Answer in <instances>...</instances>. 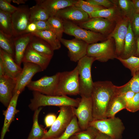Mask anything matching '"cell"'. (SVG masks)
Here are the masks:
<instances>
[{
	"label": "cell",
	"mask_w": 139,
	"mask_h": 139,
	"mask_svg": "<svg viewBox=\"0 0 139 139\" xmlns=\"http://www.w3.org/2000/svg\"><path fill=\"white\" fill-rule=\"evenodd\" d=\"M116 23L101 17L93 18L79 24L83 29L103 35L107 37L113 31Z\"/></svg>",
	"instance_id": "7c38bea8"
},
{
	"label": "cell",
	"mask_w": 139,
	"mask_h": 139,
	"mask_svg": "<svg viewBox=\"0 0 139 139\" xmlns=\"http://www.w3.org/2000/svg\"><path fill=\"white\" fill-rule=\"evenodd\" d=\"M50 30L56 35L58 39L60 40L62 38L64 32L63 21L55 16L49 17L47 20Z\"/></svg>",
	"instance_id": "836d02e7"
},
{
	"label": "cell",
	"mask_w": 139,
	"mask_h": 139,
	"mask_svg": "<svg viewBox=\"0 0 139 139\" xmlns=\"http://www.w3.org/2000/svg\"><path fill=\"white\" fill-rule=\"evenodd\" d=\"M129 91L135 93H139V71L127 83L123 85L118 86V91L120 93Z\"/></svg>",
	"instance_id": "1f68e13d"
},
{
	"label": "cell",
	"mask_w": 139,
	"mask_h": 139,
	"mask_svg": "<svg viewBox=\"0 0 139 139\" xmlns=\"http://www.w3.org/2000/svg\"><path fill=\"white\" fill-rule=\"evenodd\" d=\"M76 0H36V4L43 8L49 17L55 16L59 10L67 7L74 5Z\"/></svg>",
	"instance_id": "ac0fdd59"
},
{
	"label": "cell",
	"mask_w": 139,
	"mask_h": 139,
	"mask_svg": "<svg viewBox=\"0 0 139 139\" xmlns=\"http://www.w3.org/2000/svg\"><path fill=\"white\" fill-rule=\"evenodd\" d=\"M36 25L37 31L50 30L49 25L47 21H38L34 22Z\"/></svg>",
	"instance_id": "7bdbcfd3"
},
{
	"label": "cell",
	"mask_w": 139,
	"mask_h": 139,
	"mask_svg": "<svg viewBox=\"0 0 139 139\" xmlns=\"http://www.w3.org/2000/svg\"><path fill=\"white\" fill-rule=\"evenodd\" d=\"M81 131L78 125L77 117L74 115L64 132L59 136L51 139H69L75 133Z\"/></svg>",
	"instance_id": "d590c367"
},
{
	"label": "cell",
	"mask_w": 139,
	"mask_h": 139,
	"mask_svg": "<svg viewBox=\"0 0 139 139\" xmlns=\"http://www.w3.org/2000/svg\"><path fill=\"white\" fill-rule=\"evenodd\" d=\"M112 2L120 10L124 16L128 19L130 22L136 13L135 8L132 0H113Z\"/></svg>",
	"instance_id": "83f0119b"
},
{
	"label": "cell",
	"mask_w": 139,
	"mask_h": 139,
	"mask_svg": "<svg viewBox=\"0 0 139 139\" xmlns=\"http://www.w3.org/2000/svg\"><path fill=\"white\" fill-rule=\"evenodd\" d=\"M42 109L41 107L34 111L32 126L27 139H42L47 132L38 123L39 115Z\"/></svg>",
	"instance_id": "f1b7e54d"
},
{
	"label": "cell",
	"mask_w": 139,
	"mask_h": 139,
	"mask_svg": "<svg viewBox=\"0 0 139 139\" xmlns=\"http://www.w3.org/2000/svg\"><path fill=\"white\" fill-rule=\"evenodd\" d=\"M88 2L93 4L103 6L106 8H109L114 6L115 4L111 0H86Z\"/></svg>",
	"instance_id": "b9f144b4"
},
{
	"label": "cell",
	"mask_w": 139,
	"mask_h": 139,
	"mask_svg": "<svg viewBox=\"0 0 139 139\" xmlns=\"http://www.w3.org/2000/svg\"><path fill=\"white\" fill-rule=\"evenodd\" d=\"M13 38L7 36L0 31V48L14 58L15 50Z\"/></svg>",
	"instance_id": "d6a6232c"
},
{
	"label": "cell",
	"mask_w": 139,
	"mask_h": 139,
	"mask_svg": "<svg viewBox=\"0 0 139 139\" xmlns=\"http://www.w3.org/2000/svg\"><path fill=\"white\" fill-rule=\"evenodd\" d=\"M89 126L94 127L99 132L108 135L113 139H121L125 129L121 120L115 117L93 120L90 123Z\"/></svg>",
	"instance_id": "8992f818"
},
{
	"label": "cell",
	"mask_w": 139,
	"mask_h": 139,
	"mask_svg": "<svg viewBox=\"0 0 139 139\" xmlns=\"http://www.w3.org/2000/svg\"><path fill=\"white\" fill-rule=\"evenodd\" d=\"M59 72L50 76H45L35 81H31L27 86L28 89L46 95L55 96Z\"/></svg>",
	"instance_id": "8fae6325"
},
{
	"label": "cell",
	"mask_w": 139,
	"mask_h": 139,
	"mask_svg": "<svg viewBox=\"0 0 139 139\" xmlns=\"http://www.w3.org/2000/svg\"><path fill=\"white\" fill-rule=\"evenodd\" d=\"M126 104L122 95L118 90L110 101L106 114V118L114 117L121 110L126 109Z\"/></svg>",
	"instance_id": "d4e9b609"
},
{
	"label": "cell",
	"mask_w": 139,
	"mask_h": 139,
	"mask_svg": "<svg viewBox=\"0 0 139 139\" xmlns=\"http://www.w3.org/2000/svg\"><path fill=\"white\" fill-rule=\"evenodd\" d=\"M74 5L81 8L87 13L90 18H91V14L93 12L106 8L101 6L91 4L86 1L77 0Z\"/></svg>",
	"instance_id": "8d00e7d4"
},
{
	"label": "cell",
	"mask_w": 139,
	"mask_h": 139,
	"mask_svg": "<svg viewBox=\"0 0 139 139\" xmlns=\"http://www.w3.org/2000/svg\"><path fill=\"white\" fill-rule=\"evenodd\" d=\"M60 41L68 49V55L71 61L78 62L86 55L89 44L85 41L75 38L68 40L62 38Z\"/></svg>",
	"instance_id": "5bb4252c"
},
{
	"label": "cell",
	"mask_w": 139,
	"mask_h": 139,
	"mask_svg": "<svg viewBox=\"0 0 139 139\" xmlns=\"http://www.w3.org/2000/svg\"><path fill=\"white\" fill-rule=\"evenodd\" d=\"M116 59L130 71L132 76L139 71V57L132 56L126 59H123L120 57H117Z\"/></svg>",
	"instance_id": "e575fe53"
},
{
	"label": "cell",
	"mask_w": 139,
	"mask_h": 139,
	"mask_svg": "<svg viewBox=\"0 0 139 139\" xmlns=\"http://www.w3.org/2000/svg\"><path fill=\"white\" fill-rule=\"evenodd\" d=\"M130 22L128 18L124 16L116 23L114 29L107 37V39L112 38L114 39L117 57L120 56L123 52Z\"/></svg>",
	"instance_id": "9a60e30c"
},
{
	"label": "cell",
	"mask_w": 139,
	"mask_h": 139,
	"mask_svg": "<svg viewBox=\"0 0 139 139\" xmlns=\"http://www.w3.org/2000/svg\"><path fill=\"white\" fill-rule=\"evenodd\" d=\"M28 1L27 0H13L12 1L13 2L17 4H25L26 2Z\"/></svg>",
	"instance_id": "816d5d0a"
},
{
	"label": "cell",
	"mask_w": 139,
	"mask_h": 139,
	"mask_svg": "<svg viewBox=\"0 0 139 139\" xmlns=\"http://www.w3.org/2000/svg\"><path fill=\"white\" fill-rule=\"evenodd\" d=\"M120 94L123 95L126 105L132 99L135 93L132 91H129Z\"/></svg>",
	"instance_id": "f6af8a7d"
},
{
	"label": "cell",
	"mask_w": 139,
	"mask_h": 139,
	"mask_svg": "<svg viewBox=\"0 0 139 139\" xmlns=\"http://www.w3.org/2000/svg\"><path fill=\"white\" fill-rule=\"evenodd\" d=\"M80 86L77 66L70 71L59 72L55 96L79 94Z\"/></svg>",
	"instance_id": "277c9868"
},
{
	"label": "cell",
	"mask_w": 139,
	"mask_h": 139,
	"mask_svg": "<svg viewBox=\"0 0 139 139\" xmlns=\"http://www.w3.org/2000/svg\"><path fill=\"white\" fill-rule=\"evenodd\" d=\"M73 107L70 106L60 107L59 114L56 120L42 139H51L62 134L75 115Z\"/></svg>",
	"instance_id": "52a82bcc"
},
{
	"label": "cell",
	"mask_w": 139,
	"mask_h": 139,
	"mask_svg": "<svg viewBox=\"0 0 139 139\" xmlns=\"http://www.w3.org/2000/svg\"><path fill=\"white\" fill-rule=\"evenodd\" d=\"M46 42L54 50L59 49L61 47L60 40L55 34L50 30L37 31L32 33Z\"/></svg>",
	"instance_id": "4316f807"
},
{
	"label": "cell",
	"mask_w": 139,
	"mask_h": 139,
	"mask_svg": "<svg viewBox=\"0 0 139 139\" xmlns=\"http://www.w3.org/2000/svg\"><path fill=\"white\" fill-rule=\"evenodd\" d=\"M30 23L40 20L47 21L49 16L46 11L36 4L29 8Z\"/></svg>",
	"instance_id": "4dcf8cb0"
},
{
	"label": "cell",
	"mask_w": 139,
	"mask_h": 139,
	"mask_svg": "<svg viewBox=\"0 0 139 139\" xmlns=\"http://www.w3.org/2000/svg\"><path fill=\"white\" fill-rule=\"evenodd\" d=\"M117 86L110 81L94 82L91 95L93 120L106 118V114L107 108L117 92Z\"/></svg>",
	"instance_id": "6da1fadb"
},
{
	"label": "cell",
	"mask_w": 139,
	"mask_h": 139,
	"mask_svg": "<svg viewBox=\"0 0 139 139\" xmlns=\"http://www.w3.org/2000/svg\"><path fill=\"white\" fill-rule=\"evenodd\" d=\"M95 139H113L108 135L100 132L98 134Z\"/></svg>",
	"instance_id": "7dc6e473"
},
{
	"label": "cell",
	"mask_w": 139,
	"mask_h": 139,
	"mask_svg": "<svg viewBox=\"0 0 139 139\" xmlns=\"http://www.w3.org/2000/svg\"><path fill=\"white\" fill-rule=\"evenodd\" d=\"M98 132L95 128L89 126L85 130L77 132L73 135L77 139H95Z\"/></svg>",
	"instance_id": "74e56055"
},
{
	"label": "cell",
	"mask_w": 139,
	"mask_h": 139,
	"mask_svg": "<svg viewBox=\"0 0 139 139\" xmlns=\"http://www.w3.org/2000/svg\"><path fill=\"white\" fill-rule=\"evenodd\" d=\"M55 16L63 20L71 21L78 25L88 21L90 18L87 13L80 7L75 5L61 9Z\"/></svg>",
	"instance_id": "2e32d148"
},
{
	"label": "cell",
	"mask_w": 139,
	"mask_h": 139,
	"mask_svg": "<svg viewBox=\"0 0 139 139\" xmlns=\"http://www.w3.org/2000/svg\"><path fill=\"white\" fill-rule=\"evenodd\" d=\"M33 36L31 33H27L13 38L15 50L14 60L20 66L26 48Z\"/></svg>",
	"instance_id": "44dd1931"
},
{
	"label": "cell",
	"mask_w": 139,
	"mask_h": 139,
	"mask_svg": "<svg viewBox=\"0 0 139 139\" xmlns=\"http://www.w3.org/2000/svg\"><path fill=\"white\" fill-rule=\"evenodd\" d=\"M16 83V79L7 75L0 76V101L6 107H8L13 97Z\"/></svg>",
	"instance_id": "e0dca14e"
},
{
	"label": "cell",
	"mask_w": 139,
	"mask_h": 139,
	"mask_svg": "<svg viewBox=\"0 0 139 139\" xmlns=\"http://www.w3.org/2000/svg\"><path fill=\"white\" fill-rule=\"evenodd\" d=\"M136 49V40L132 30L130 22L125 41L123 50L121 54L119 57L123 59H127L134 56Z\"/></svg>",
	"instance_id": "cb8c5ba5"
},
{
	"label": "cell",
	"mask_w": 139,
	"mask_h": 139,
	"mask_svg": "<svg viewBox=\"0 0 139 139\" xmlns=\"http://www.w3.org/2000/svg\"><path fill=\"white\" fill-rule=\"evenodd\" d=\"M86 55L102 62L116 59L117 56L114 39L109 38L100 42L89 44Z\"/></svg>",
	"instance_id": "5b68a950"
},
{
	"label": "cell",
	"mask_w": 139,
	"mask_h": 139,
	"mask_svg": "<svg viewBox=\"0 0 139 139\" xmlns=\"http://www.w3.org/2000/svg\"><path fill=\"white\" fill-rule=\"evenodd\" d=\"M5 75L3 65L0 59V76Z\"/></svg>",
	"instance_id": "681fc988"
},
{
	"label": "cell",
	"mask_w": 139,
	"mask_h": 139,
	"mask_svg": "<svg viewBox=\"0 0 139 139\" xmlns=\"http://www.w3.org/2000/svg\"><path fill=\"white\" fill-rule=\"evenodd\" d=\"M130 22L132 30L136 40L139 37V14L136 13Z\"/></svg>",
	"instance_id": "60d3db41"
},
{
	"label": "cell",
	"mask_w": 139,
	"mask_h": 139,
	"mask_svg": "<svg viewBox=\"0 0 139 139\" xmlns=\"http://www.w3.org/2000/svg\"><path fill=\"white\" fill-rule=\"evenodd\" d=\"M29 45L35 51L45 55L53 56L54 50L45 40L40 38L34 35Z\"/></svg>",
	"instance_id": "484cf974"
},
{
	"label": "cell",
	"mask_w": 139,
	"mask_h": 139,
	"mask_svg": "<svg viewBox=\"0 0 139 139\" xmlns=\"http://www.w3.org/2000/svg\"><path fill=\"white\" fill-rule=\"evenodd\" d=\"M52 57L37 52L29 44L24 53L22 62H30L37 65L44 71L47 68Z\"/></svg>",
	"instance_id": "ffe728a7"
},
{
	"label": "cell",
	"mask_w": 139,
	"mask_h": 139,
	"mask_svg": "<svg viewBox=\"0 0 139 139\" xmlns=\"http://www.w3.org/2000/svg\"><path fill=\"white\" fill-rule=\"evenodd\" d=\"M33 98L30 100L29 107L31 110L35 111L42 106H55L59 107L70 106L77 107L81 98L74 99L66 95L50 96L33 91Z\"/></svg>",
	"instance_id": "7a4b0ae2"
},
{
	"label": "cell",
	"mask_w": 139,
	"mask_h": 139,
	"mask_svg": "<svg viewBox=\"0 0 139 139\" xmlns=\"http://www.w3.org/2000/svg\"><path fill=\"white\" fill-rule=\"evenodd\" d=\"M69 139H77L73 135Z\"/></svg>",
	"instance_id": "f5cc1de1"
},
{
	"label": "cell",
	"mask_w": 139,
	"mask_h": 139,
	"mask_svg": "<svg viewBox=\"0 0 139 139\" xmlns=\"http://www.w3.org/2000/svg\"><path fill=\"white\" fill-rule=\"evenodd\" d=\"M23 64L22 71L16 78L13 96L17 92L21 93L32 81V79L35 74L43 71L40 66L36 64L30 62H23Z\"/></svg>",
	"instance_id": "4fadbf2b"
},
{
	"label": "cell",
	"mask_w": 139,
	"mask_h": 139,
	"mask_svg": "<svg viewBox=\"0 0 139 139\" xmlns=\"http://www.w3.org/2000/svg\"><path fill=\"white\" fill-rule=\"evenodd\" d=\"M37 30L36 25L34 22L30 23L28 25L27 28V33H33Z\"/></svg>",
	"instance_id": "bcb514c9"
},
{
	"label": "cell",
	"mask_w": 139,
	"mask_h": 139,
	"mask_svg": "<svg viewBox=\"0 0 139 139\" xmlns=\"http://www.w3.org/2000/svg\"><path fill=\"white\" fill-rule=\"evenodd\" d=\"M136 49L134 56L139 57V37L136 40Z\"/></svg>",
	"instance_id": "c3c4849f"
},
{
	"label": "cell",
	"mask_w": 139,
	"mask_h": 139,
	"mask_svg": "<svg viewBox=\"0 0 139 139\" xmlns=\"http://www.w3.org/2000/svg\"><path fill=\"white\" fill-rule=\"evenodd\" d=\"M91 18H102L116 23L124 17L119 7L115 4L112 7L93 12L91 13Z\"/></svg>",
	"instance_id": "603a6c76"
},
{
	"label": "cell",
	"mask_w": 139,
	"mask_h": 139,
	"mask_svg": "<svg viewBox=\"0 0 139 139\" xmlns=\"http://www.w3.org/2000/svg\"><path fill=\"white\" fill-rule=\"evenodd\" d=\"M128 111L135 112L139 110V93H136L132 99L126 105Z\"/></svg>",
	"instance_id": "ab89813d"
},
{
	"label": "cell",
	"mask_w": 139,
	"mask_h": 139,
	"mask_svg": "<svg viewBox=\"0 0 139 139\" xmlns=\"http://www.w3.org/2000/svg\"><path fill=\"white\" fill-rule=\"evenodd\" d=\"M94 58L85 56L78 62L80 86L79 95L81 97H90L93 86L91 75V68Z\"/></svg>",
	"instance_id": "3957f363"
},
{
	"label": "cell",
	"mask_w": 139,
	"mask_h": 139,
	"mask_svg": "<svg viewBox=\"0 0 139 139\" xmlns=\"http://www.w3.org/2000/svg\"><path fill=\"white\" fill-rule=\"evenodd\" d=\"M135 6L136 13L139 14V0H132Z\"/></svg>",
	"instance_id": "f907efd6"
},
{
	"label": "cell",
	"mask_w": 139,
	"mask_h": 139,
	"mask_svg": "<svg viewBox=\"0 0 139 139\" xmlns=\"http://www.w3.org/2000/svg\"><path fill=\"white\" fill-rule=\"evenodd\" d=\"M12 1L11 0H0V10L11 15L18 8V7L11 4Z\"/></svg>",
	"instance_id": "f35d334b"
},
{
	"label": "cell",
	"mask_w": 139,
	"mask_h": 139,
	"mask_svg": "<svg viewBox=\"0 0 139 139\" xmlns=\"http://www.w3.org/2000/svg\"><path fill=\"white\" fill-rule=\"evenodd\" d=\"M0 59L3 65L5 75L13 78L16 79L22 68L15 63L13 58L1 48Z\"/></svg>",
	"instance_id": "7402d4cb"
},
{
	"label": "cell",
	"mask_w": 139,
	"mask_h": 139,
	"mask_svg": "<svg viewBox=\"0 0 139 139\" xmlns=\"http://www.w3.org/2000/svg\"><path fill=\"white\" fill-rule=\"evenodd\" d=\"M29 8L28 5H22L11 15L13 37L26 33L30 23Z\"/></svg>",
	"instance_id": "30bf717a"
},
{
	"label": "cell",
	"mask_w": 139,
	"mask_h": 139,
	"mask_svg": "<svg viewBox=\"0 0 139 139\" xmlns=\"http://www.w3.org/2000/svg\"><path fill=\"white\" fill-rule=\"evenodd\" d=\"M73 111L81 130H85L93 120L91 97H81L77 107H73Z\"/></svg>",
	"instance_id": "9c48e42d"
},
{
	"label": "cell",
	"mask_w": 139,
	"mask_h": 139,
	"mask_svg": "<svg viewBox=\"0 0 139 139\" xmlns=\"http://www.w3.org/2000/svg\"><path fill=\"white\" fill-rule=\"evenodd\" d=\"M20 93L17 92L13 96L7 109L3 111L4 116V122L1 134L0 139H4L6 133L9 131L10 124L14 120L15 115L19 111L16 109V107L18 98Z\"/></svg>",
	"instance_id": "d6986e66"
},
{
	"label": "cell",
	"mask_w": 139,
	"mask_h": 139,
	"mask_svg": "<svg viewBox=\"0 0 139 139\" xmlns=\"http://www.w3.org/2000/svg\"><path fill=\"white\" fill-rule=\"evenodd\" d=\"M0 31L10 37H13L11 14L0 10Z\"/></svg>",
	"instance_id": "f546056e"
},
{
	"label": "cell",
	"mask_w": 139,
	"mask_h": 139,
	"mask_svg": "<svg viewBox=\"0 0 139 139\" xmlns=\"http://www.w3.org/2000/svg\"><path fill=\"white\" fill-rule=\"evenodd\" d=\"M57 117L55 115L53 114L47 115L45 117L44 122L47 127H51L56 120Z\"/></svg>",
	"instance_id": "ee69618b"
},
{
	"label": "cell",
	"mask_w": 139,
	"mask_h": 139,
	"mask_svg": "<svg viewBox=\"0 0 139 139\" xmlns=\"http://www.w3.org/2000/svg\"><path fill=\"white\" fill-rule=\"evenodd\" d=\"M63 21L64 33L84 41L88 44L102 42L107 39V37L101 34L82 28L71 21Z\"/></svg>",
	"instance_id": "ba28073f"
}]
</instances>
